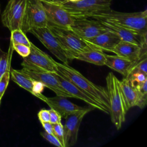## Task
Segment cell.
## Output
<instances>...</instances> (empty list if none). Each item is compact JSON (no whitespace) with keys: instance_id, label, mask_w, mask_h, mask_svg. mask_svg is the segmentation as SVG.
Listing matches in <instances>:
<instances>
[{"instance_id":"6da1fadb","label":"cell","mask_w":147,"mask_h":147,"mask_svg":"<svg viewBox=\"0 0 147 147\" xmlns=\"http://www.w3.org/2000/svg\"><path fill=\"white\" fill-rule=\"evenodd\" d=\"M56 64L58 74L89 94L109 112V96L106 88L91 82L78 71L70 67L68 64L56 61Z\"/></svg>"},{"instance_id":"7a4b0ae2","label":"cell","mask_w":147,"mask_h":147,"mask_svg":"<svg viewBox=\"0 0 147 147\" xmlns=\"http://www.w3.org/2000/svg\"><path fill=\"white\" fill-rule=\"evenodd\" d=\"M89 18L109 21L141 34H147L146 9L138 12L125 13L110 9L107 11L94 14Z\"/></svg>"},{"instance_id":"3957f363","label":"cell","mask_w":147,"mask_h":147,"mask_svg":"<svg viewBox=\"0 0 147 147\" xmlns=\"http://www.w3.org/2000/svg\"><path fill=\"white\" fill-rule=\"evenodd\" d=\"M106 80L109 96V114L111 122L117 129L119 130L125 122L126 113L129 109L124 99L118 79L113 72H109Z\"/></svg>"},{"instance_id":"277c9868","label":"cell","mask_w":147,"mask_h":147,"mask_svg":"<svg viewBox=\"0 0 147 147\" xmlns=\"http://www.w3.org/2000/svg\"><path fill=\"white\" fill-rule=\"evenodd\" d=\"M47 26L60 44L65 53L69 52H80L94 49L100 50L69 28H61L49 24L47 25Z\"/></svg>"},{"instance_id":"5b68a950","label":"cell","mask_w":147,"mask_h":147,"mask_svg":"<svg viewBox=\"0 0 147 147\" xmlns=\"http://www.w3.org/2000/svg\"><path fill=\"white\" fill-rule=\"evenodd\" d=\"M112 0H81L66 2L61 6L74 18H89L94 14L109 10Z\"/></svg>"},{"instance_id":"8992f818","label":"cell","mask_w":147,"mask_h":147,"mask_svg":"<svg viewBox=\"0 0 147 147\" xmlns=\"http://www.w3.org/2000/svg\"><path fill=\"white\" fill-rule=\"evenodd\" d=\"M45 10L40 0H26L21 30L25 33L34 28L47 26Z\"/></svg>"},{"instance_id":"52a82bcc","label":"cell","mask_w":147,"mask_h":147,"mask_svg":"<svg viewBox=\"0 0 147 147\" xmlns=\"http://www.w3.org/2000/svg\"><path fill=\"white\" fill-rule=\"evenodd\" d=\"M30 48V52L29 55L25 57H23V61L21 63L22 68L44 71L51 73L57 72L56 61L51 56L32 42Z\"/></svg>"},{"instance_id":"ba28073f","label":"cell","mask_w":147,"mask_h":147,"mask_svg":"<svg viewBox=\"0 0 147 147\" xmlns=\"http://www.w3.org/2000/svg\"><path fill=\"white\" fill-rule=\"evenodd\" d=\"M26 0H9L1 15L3 26L10 31L21 29L24 16Z\"/></svg>"},{"instance_id":"9c48e42d","label":"cell","mask_w":147,"mask_h":147,"mask_svg":"<svg viewBox=\"0 0 147 147\" xmlns=\"http://www.w3.org/2000/svg\"><path fill=\"white\" fill-rule=\"evenodd\" d=\"M92 109L94 108L92 107H83L68 114L65 118V123L63 126L65 147L72 146L76 144L81 122L85 115Z\"/></svg>"},{"instance_id":"30bf717a","label":"cell","mask_w":147,"mask_h":147,"mask_svg":"<svg viewBox=\"0 0 147 147\" xmlns=\"http://www.w3.org/2000/svg\"><path fill=\"white\" fill-rule=\"evenodd\" d=\"M63 63L68 64V59L55 36L48 26L32 29L29 31Z\"/></svg>"},{"instance_id":"8fae6325","label":"cell","mask_w":147,"mask_h":147,"mask_svg":"<svg viewBox=\"0 0 147 147\" xmlns=\"http://www.w3.org/2000/svg\"><path fill=\"white\" fill-rule=\"evenodd\" d=\"M69 29L84 40L93 38L107 30L99 21L91 18H74Z\"/></svg>"},{"instance_id":"7c38bea8","label":"cell","mask_w":147,"mask_h":147,"mask_svg":"<svg viewBox=\"0 0 147 147\" xmlns=\"http://www.w3.org/2000/svg\"><path fill=\"white\" fill-rule=\"evenodd\" d=\"M21 70L33 80L39 81L43 83L45 87L53 91L56 95L65 98H73L69 93L62 87L56 78L53 75V73L24 68H22Z\"/></svg>"},{"instance_id":"4fadbf2b","label":"cell","mask_w":147,"mask_h":147,"mask_svg":"<svg viewBox=\"0 0 147 147\" xmlns=\"http://www.w3.org/2000/svg\"><path fill=\"white\" fill-rule=\"evenodd\" d=\"M42 3L47 17L48 24L61 28H69L74 18L61 5Z\"/></svg>"},{"instance_id":"5bb4252c","label":"cell","mask_w":147,"mask_h":147,"mask_svg":"<svg viewBox=\"0 0 147 147\" xmlns=\"http://www.w3.org/2000/svg\"><path fill=\"white\" fill-rule=\"evenodd\" d=\"M53 75L56 78L62 87L66 91L69 93L73 98L81 99L87 103L90 107H92L94 109H98L99 110H101L107 114H109V112L98 102L94 99L89 94L82 90L78 87L76 86L71 82L63 78L57 72L53 73Z\"/></svg>"},{"instance_id":"9a60e30c","label":"cell","mask_w":147,"mask_h":147,"mask_svg":"<svg viewBox=\"0 0 147 147\" xmlns=\"http://www.w3.org/2000/svg\"><path fill=\"white\" fill-rule=\"evenodd\" d=\"M98 21L105 29L117 35L121 41L132 42L140 46L146 45L147 34H141L109 21Z\"/></svg>"},{"instance_id":"2e32d148","label":"cell","mask_w":147,"mask_h":147,"mask_svg":"<svg viewBox=\"0 0 147 147\" xmlns=\"http://www.w3.org/2000/svg\"><path fill=\"white\" fill-rule=\"evenodd\" d=\"M111 52L125 57L133 63L146 53V45L140 46L132 42L120 41Z\"/></svg>"},{"instance_id":"e0dca14e","label":"cell","mask_w":147,"mask_h":147,"mask_svg":"<svg viewBox=\"0 0 147 147\" xmlns=\"http://www.w3.org/2000/svg\"><path fill=\"white\" fill-rule=\"evenodd\" d=\"M51 109L56 111L61 117L65 118L68 114L82 109L83 107L75 105L65 97L56 95L55 97L47 98L45 102Z\"/></svg>"},{"instance_id":"ac0fdd59","label":"cell","mask_w":147,"mask_h":147,"mask_svg":"<svg viewBox=\"0 0 147 147\" xmlns=\"http://www.w3.org/2000/svg\"><path fill=\"white\" fill-rule=\"evenodd\" d=\"M86 40L102 51L110 52L113 48L121 41L117 35L107 30L93 38Z\"/></svg>"},{"instance_id":"d6986e66","label":"cell","mask_w":147,"mask_h":147,"mask_svg":"<svg viewBox=\"0 0 147 147\" xmlns=\"http://www.w3.org/2000/svg\"><path fill=\"white\" fill-rule=\"evenodd\" d=\"M66 55L68 60L78 59L96 65H105V53L100 50L94 49L80 52H69L66 53Z\"/></svg>"},{"instance_id":"ffe728a7","label":"cell","mask_w":147,"mask_h":147,"mask_svg":"<svg viewBox=\"0 0 147 147\" xmlns=\"http://www.w3.org/2000/svg\"><path fill=\"white\" fill-rule=\"evenodd\" d=\"M105 65L111 69L119 72L126 77L129 71L131 66L132 62L128 59L118 56V55H109L105 54Z\"/></svg>"},{"instance_id":"44dd1931","label":"cell","mask_w":147,"mask_h":147,"mask_svg":"<svg viewBox=\"0 0 147 147\" xmlns=\"http://www.w3.org/2000/svg\"><path fill=\"white\" fill-rule=\"evenodd\" d=\"M120 86L128 109L136 106L138 98V92L130 80L123 77L122 80L120 81Z\"/></svg>"},{"instance_id":"7402d4cb","label":"cell","mask_w":147,"mask_h":147,"mask_svg":"<svg viewBox=\"0 0 147 147\" xmlns=\"http://www.w3.org/2000/svg\"><path fill=\"white\" fill-rule=\"evenodd\" d=\"M10 75L14 82L33 95V80L32 79L22 72L21 69L17 70L11 68H10Z\"/></svg>"},{"instance_id":"603a6c76","label":"cell","mask_w":147,"mask_h":147,"mask_svg":"<svg viewBox=\"0 0 147 147\" xmlns=\"http://www.w3.org/2000/svg\"><path fill=\"white\" fill-rule=\"evenodd\" d=\"M134 87L137 91L138 96L136 106L142 109L146 106L147 102V80Z\"/></svg>"},{"instance_id":"cb8c5ba5","label":"cell","mask_w":147,"mask_h":147,"mask_svg":"<svg viewBox=\"0 0 147 147\" xmlns=\"http://www.w3.org/2000/svg\"><path fill=\"white\" fill-rule=\"evenodd\" d=\"M10 42L12 44H22L30 47L31 42L25 33L21 29H14L10 31Z\"/></svg>"},{"instance_id":"d4e9b609","label":"cell","mask_w":147,"mask_h":147,"mask_svg":"<svg viewBox=\"0 0 147 147\" xmlns=\"http://www.w3.org/2000/svg\"><path fill=\"white\" fill-rule=\"evenodd\" d=\"M53 134L59 141L62 145V147H65L63 126L61 122L53 124Z\"/></svg>"},{"instance_id":"484cf974","label":"cell","mask_w":147,"mask_h":147,"mask_svg":"<svg viewBox=\"0 0 147 147\" xmlns=\"http://www.w3.org/2000/svg\"><path fill=\"white\" fill-rule=\"evenodd\" d=\"M10 70H7L0 79V98H2L10 80Z\"/></svg>"},{"instance_id":"4316f807","label":"cell","mask_w":147,"mask_h":147,"mask_svg":"<svg viewBox=\"0 0 147 147\" xmlns=\"http://www.w3.org/2000/svg\"><path fill=\"white\" fill-rule=\"evenodd\" d=\"M12 46L13 49L22 57L28 56L30 52V47L26 45L22 44H12Z\"/></svg>"},{"instance_id":"83f0119b","label":"cell","mask_w":147,"mask_h":147,"mask_svg":"<svg viewBox=\"0 0 147 147\" xmlns=\"http://www.w3.org/2000/svg\"><path fill=\"white\" fill-rule=\"evenodd\" d=\"M40 135L51 144L58 147H62V145L59 141L53 134H50L46 131H42L40 133Z\"/></svg>"},{"instance_id":"f1b7e54d","label":"cell","mask_w":147,"mask_h":147,"mask_svg":"<svg viewBox=\"0 0 147 147\" xmlns=\"http://www.w3.org/2000/svg\"><path fill=\"white\" fill-rule=\"evenodd\" d=\"M49 111V122L52 124L61 122V115L55 110L51 109Z\"/></svg>"},{"instance_id":"f546056e","label":"cell","mask_w":147,"mask_h":147,"mask_svg":"<svg viewBox=\"0 0 147 147\" xmlns=\"http://www.w3.org/2000/svg\"><path fill=\"white\" fill-rule=\"evenodd\" d=\"M38 118L40 122L49 121V110L41 109L38 113Z\"/></svg>"},{"instance_id":"4dcf8cb0","label":"cell","mask_w":147,"mask_h":147,"mask_svg":"<svg viewBox=\"0 0 147 147\" xmlns=\"http://www.w3.org/2000/svg\"><path fill=\"white\" fill-rule=\"evenodd\" d=\"M41 123L45 129V131L50 134H53V124L52 123H51L49 121H48L42 122H41Z\"/></svg>"},{"instance_id":"1f68e13d","label":"cell","mask_w":147,"mask_h":147,"mask_svg":"<svg viewBox=\"0 0 147 147\" xmlns=\"http://www.w3.org/2000/svg\"><path fill=\"white\" fill-rule=\"evenodd\" d=\"M42 3L53 4L57 5H62L63 3L67 2L66 0H40Z\"/></svg>"},{"instance_id":"d6a6232c","label":"cell","mask_w":147,"mask_h":147,"mask_svg":"<svg viewBox=\"0 0 147 147\" xmlns=\"http://www.w3.org/2000/svg\"><path fill=\"white\" fill-rule=\"evenodd\" d=\"M67 2H76L78 1H80L81 0H66Z\"/></svg>"},{"instance_id":"836d02e7","label":"cell","mask_w":147,"mask_h":147,"mask_svg":"<svg viewBox=\"0 0 147 147\" xmlns=\"http://www.w3.org/2000/svg\"><path fill=\"white\" fill-rule=\"evenodd\" d=\"M2 52H3V51L1 49V47H0V60H1V55H2Z\"/></svg>"},{"instance_id":"e575fe53","label":"cell","mask_w":147,"mask_h":147,"mask_svg":"<svg viewBox=\"0 0 147 147\" xmlns=\"http://www.w3.org/2000/svg\"><path fill=\"white\" fill-rule=\"evenodd\" d=\"M1 99H2V98H0V105H1Z\"/></svg>"}]
</instances>
